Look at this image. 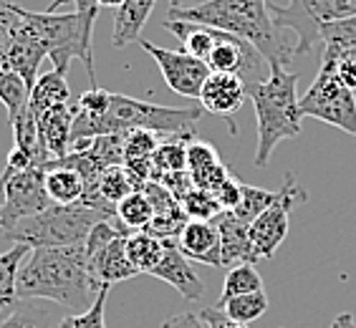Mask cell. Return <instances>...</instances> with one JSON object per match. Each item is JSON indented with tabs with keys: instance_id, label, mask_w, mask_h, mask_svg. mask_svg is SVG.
Wrapping results in <instances>:
<instances>
[{
	"instance_id": "cb8c5ba5",
	"label": "cell",
	"mask_w": 356,
	"mask_h": 328,
	"mask_svg": "<svg viewBox=\"0 0 356 328\" xmlns=\"http://www.w3.org/2000/svg\"><path fill=\"white\" fill-rule=\"evenodd\" d=\"M127 255H129V263L134 265L137 273L152 275V270L165 258V238H157L147 230L131 233L127 238Z\"/></svg>"
},
{
	"instance_id": "8992f818",
	"label": "cell",
	"mask_w": 356,
	"mask_h": 328,
	"mask_svg": "<svg viewBox=\"0 0 356 328\" xmlns=\"http://www.w3.org/2000/svg\"><path fill=\"white\" fill-rule=\"evenodd\" d=\"M109 114L122 131L149 129L159 137H185L195 131V124L205 114V109H170L124 94H111Z\"/></svg>"
},
{
	"instance_id": "f6af8a7d",
	"label": "cell",
	"mask_w": 356,
	"mask_h": 328,
	"mask_svg": "<svg viewBox=\"0 0 356 328\" xmlns=\"http://www.w3.org/2000/svg\"><path fill=\"white\" fill-rule=\"evenodd\" d=\"M207 0H170V8L172 10H185V8H195V6H202Z\"/></svg>"
},
{
	"instance_id": "74e56055",
	"label": "cell",
	"mask_w": 356,
	"mask_h": 328,
	"mask_svg": "<svg viewBox=\"0 0 356 328\" xmlns=\"http://www.w3.org/2000/svg\"><path fill=\"white\" fill-rule=\"evenodd\" d=\"M306 6L318 23L343 21L356 15V0H306Z\"/></svg>"
},
{
	"instance_id": "ac0fdd59",
	"label": "cell",
	"mask_w": 356,
	"mask_h": 328,
	"mask_svg": "<svg viewBox=\"0 0 356 328\" xmlns=\"http://www.w3.org/2000/svg\"><path fill=\"white\" fill-rule=\"evenodd\" d=\"M89 268L99 286H117V283L129 281L137 275L134 265L129 263V255H127V238L124 235L114 238L102 250L89 255Z\"/></svg>"
},
{
	"instance_id": "7a4b0ae2",
	"label": "cell",
	"mask_w": 356,
	"mask_h": 328,
	"mask_svg": "<svg viewBox=\"0 0 356 328\" xmlns=\"http://www.w3.org/2000/svg\"><path fill=\"white\" fill-rule=\"evenodd\" d=\"M167 18L192 21L218 28L243 41L253 43L268 58V63H288L296 58V43L288 38V31L278 28L270 18L268 0H207L202 6L172 10Z\"/></svg>"
},
{
	"instance_id": "60d3db41",
	"label": "cell",
	"mask_w": 356,
	"mask_h": 328,
	"mask_svg": "<svg viewBox=\"0 0 356 328\" xmlns=\"http://www.w3.org/2000/svg\"><path fill=\"white\" fill-rule=\"evenodd\" d=\"M240 187H243V182H240L238 177H235L233 172H230V177L222 182V185L218 187V190L213 192L215 199L220 202V207L222 210H235L240 202Z\"/></svg>"
},
{
	"instance_id": "4dcf8cb0",
	"label": "cell",
	"mask_w": 356,
	"mask_h": 328,
	"mask_svg": "<svg viewBox=\"0 0 356 328\" xmlns=\"http://www.w3.org/2000/svg\"><path fill=\"white\" fill-rule=\"evenodd\" d=\"M192 134L185 137H167L165 144H159L152 164H154V177L167 174V172H185L187 170V147H190Z\"/></svg>"
},
{
	"instance_id": "7dc6e473",
	"label": "cell",
	"mask_w": 356,
	"mask_h": 328,
	"mask_svg": "<svg viewBox=\"0 0 356 328\" xmlns=\"http://www.w3.org/2000/svg\"><path fill=\"white\" fill-rule=\"evenodd\" d=\"M66 3H74V0H54V3L48 6V13H56V10H58V6H66Z\"/></svg>"
},
{
	"instance_id": "6da1fadb",
	"label": "cell",
	"mask_w": 356,
	"mask_h": 328,
	"mask_svg": "<svg viewBox=\"0 0 356 328\" xmlns=\"http://www.w3.org/2000/svg\"><path fill=\"white\" fill-rule=\"evenodd\" d=\"M102 286L89 268L81 245L35 247L18 273L21 301H51L66 308H91Z\"/></svg>"
},
{
	"instance_id": "1f68e13d",
	"label": "cell",
	"mask_w": 356,
	"mask_h": 328,
	"mask_svg": "<svg viewBox=\"0 0 356 328\" xmlns=\"http://www.w3.org/2000/svg\"><path fill=\"white\" fill-rule=\"evenodd\" d=\"M54 311L41 301H21L6 321H0V328H54Z\"/></svg>"
},
{
	"instance_id": "c3c4849f",
	"label": "cell",
	"mask_w": 356,
	"mask_h": 328,
	"mask_svg": "<svg viewBox=\"0 0 356 328\" xmlns=\"http://www.w3.org/2000/svg\"><path fill=\"white\" fill-rule=\"evenodd\" d=\"M124 0H99V6L102 8H119Z\"/></svg>"
},
{
	"instance_id": "836d02e7",
	"label": "cell",
	"mask_w": 356,
	"mask_h": 328,
	"mask_svg": "<svg viewBox=\"0 0 356 328\" xmlns=\"http://www.w3.org/2000/svg\"><path fill=\"white\" fill-rule=\"evenodd\" d=\"M21 23H23V8L10 3V0H0V69H10L6 61V54H8V46L13 43Z\"/></svg>"
},
{
	"instance_id": "44dd1931",
	"label": "cell",
	"mask_w": 356,
	"mask_h": 328,
	"mask_svg": "<svg viewBox=\"0 0 356 328\" xmlns=\"http://www.w3.org/2000/svg\"><path fill=\"white\" fill-rule=\"evenodd\" d=\"M157 0H124L114 15V31H111V46L124 48L139 41L142 28L149 21Z\"/></svg>"
},
{
	"instance_id": "603a6c76",
	"label": "cell",
	"mask_w": 356,
	"mask_h": 328,
	"mask_svg": "<svg viewBox=\"0 0 356 328\" xmlns=\"http://www.w3.org/2000/svg\"><path fill=\"white\" fill-rule=\"evenodd\" d=\"M71 101V89L66 83V76L58 74V71H48V74L38 76L35 86L31 89V99H28V106L33 111V117H41L46 111L56 109V106H63V104Z\"/></svg>"
},
{
	"instance_id": "f35d334b",
	"label": "cell",
	"mask_w": 356,
	"mask_h": 328,
	"mask_svg": "<svg viewBox=\"0 0 356 328\" xmlns=\"http://www.w3.org/2000/svg\"><path fill=\"white\" fill-rule=\"evenodd\" d=\"M109 106H111V91L102 89V86H91L89 91H83L79 96V109L86 111V114H94V117L109 114Z\"/></svg>"
},
{
	"instance_id": "d590c367",
	"label": "cell",
	"mask_w": 356,
	"mask_h": 328,
	"mask_svg": "<svg viewBox=\"0 0 356 328\" xmlns=\"http://www.w3.org/2000/svg\"><path fill=\"white\" fill-rule=\"evenodd\" d=\"M109 288L111 286H102L99 295L91 308H86L83 313H74L66 315L58 321V328H106V321H104V313H106V298H109Z\"/></svg>"
},
{
	"instance_id": "f546056e",
	"label": "cell",
	"mask_w": 356,
	"mask_h": 328,
	"mask_svg": "<svg viewBox=\"0 0 356 328\" xmlns=\"http://www.w3.org/2000/svg\"><path fill=\"white\" fill-rule=\"evenodd\" d=\"M281 199V190H261V187H253V185H245L240 187V202L235 207V218L243 220L245 225H250L258 215L268 210V207H273L275 202Z\"/></svg>"
},
{
	"instance_id": "8d00e7d4",
	"label": "cell",
	"mask_w": 356,
	"mask_h": 328,
	"mask_svg": "<svg viewBox=\"0 0 356 328\" xmlns=\"http://www.w3.org/2000/svg\"><path fill=\"white\" fill-rule=\"evenodd\" d=\"M159 147V134L149 129H131L124 137V162L152 159Z\"/></svg>"
},
{
	"instance_id": "83f0119b",
	"label": "cell",
	"mask_w": 356,
	"mask_h": 328,
	"mask_svg": "<svg viewBox=\"0 0 356 328\" xmlns=\"http://www.w3.org/2000/svg\"><path fill=\"white\" fill-rule=\"evenodd\" d=\"M263 290V278L261 273L255 270L253 263H238L227 270L225 275V286H222V293H220L218 303L215 306H222L225 301L235 298V295H245V293H258Z\"/></svg>"
},
{
	"instance_id": "e0dca14e",
	"label": "cell",
	"mask_w": 356,
	"mask_h": 328,
	"mask_svg": "<svg viewBox=\"0 0 356 328\" xmlns=\"http://www.w3.org/2000/svg\"><path fill=\"white\" fill-rule=\"evenodd\" d=\"M76 111H79V104L76 106L63 104V106H56V109L46 111L41 117H35V122H38V137H41L51 159H61L71 151V144H74L71 131H74Z\"/></svg>"
},
{
	"instance_id": "d6986e66",
	"label": "cell",
	"mask_w": 356,
	"mask_h": 328,
	"mask_svg": "<svg viewBox=\"0 0 356 328\" xmlns=\"http://www.w3.org/2000/svg\"><path fill=\"white\" fill-rule=\"evenodd\" d=\"M187 172H190L195 187L207 192H215L230 177V167L222 164L215 147L207 142H192L187 147Z\"/></svg>"
},
{
	"instance_id": "5bb4252c",
	"label": "cell",
	"mask_w": 356,
	"mask_h": 328,
	"mask_svg": "<svg viewBox=\"0 0 356 328\" xmlns=\"http://www.w3.org/2000/svg\"><path fill=\"white\" fill-rule=\"evenodd\" d=\"M152 275L170 283L185 301H200L202 293H205V283L200 281L197 273L192 270L190 260L179 253L175 238H165V258L152 270Z\"/></svg>"
},
{
	"instance_id": "ee69618b",
	"label": "cell",
	"mask_w": 356,
	"mask_h": 328,
	"mask_svg": "<svg viewBox=\"0 0 356 328\" xmlns=\"http://www.w3.org/2000/svg\"><path fill=\"white\" fill-rule=\"evenodd\" d=\"M331 328H356L354 315H351V313H341V315H336L334 323H331Z\"/></svg>"
},
{
	"instance_id": "7c38bea8",
	"label": "cell",
	"mask_w": 356,
	"mask_h": 328,
	"mask_svg": "<svg viewBox=\"0 0 356 328\" xmlns=\"http://www.w3.org/2000/svg\"><path fill=\"white\" fill-rule=\"evenodd\" d=\"M268 10L275 26L293 33L296 56L309 54L321 41V23L314 18L306 0H268Z\"/></svg>"
},
{
	"instance_id": "9c48e42d",
	"label": "cell",
	"mask_w": 356,
	"mask_h": 328,
	"mask_svg": "<svg viewBox=\"0 0 356 328\" xmlns=\"http://www.w3.org/2000/svg\"><path fill=\"white\" fill-rule=\"evenodd\" d=\"M8 170L6 182V207H3V230L13 227L26 218H33L51 205V197L46 192V172L41 167L13 172Z\"/></svg>"
},
{
	"instance_id": "f1b7e54d",
	"label": "cell",
	"mask_w": 356,
	"mask_h": 328,
	"mask_svg": "<svg viewBox=\"0 0 356 328\" xmlns=\"http://www.w3.org/2000/svg\"><path fill=\"white\" fill-rule=\"evenodd\" d=\"M31 89L13 69H0V101L8 111V124H13L23 109H28Z\"/></svg>"
},
{
	"instance_id": "4316f807",
	"label": "cell",
	"mask_w": 356,
	"mask_h": 328,
	"mask_svg": "<svg viewBox=\"0 0 356 328\" xmlns=\"http://www.w3.org/2000/svg\"><path fill=\"white\" fill-rule=\"evenodd\" d=\"M321 43L326 58L356 51V15L343 21L321 23Z\"/></svg>"
},
{
	"instance_id": "5b68a950",
	"label": "cell",
	"mask_w": 356,
	"mask_h": 328,
	"mask_svg": "<svg viewBox=\"0 0 356 328\" xmlns=\"http://www.w3.org/2000/svg\"><path fill=\"white\" fill-rule=\"evenodd\" d=\"M111 218H117V210L91 207L86 202H76V205H54L51 202L43 212L3 230V235L15 245H28L31 250L81 245L83 240L89 238L91 227Z\"/></svg>"
},
{
	"instance_id": "d4e9b609",
	"label": "cell",
	"mask_w": 356,
	"mask_h": 328,
	"mask_svg": "<svg viewBox=\"0 0 356 328\" xmlns=\"http://www.w3.org/2000/svg\"><path fill=\"white\" fill-rule=\"evenodd\" d=\"M10 126H13V142H15L13 147H18V149L26 151L28 157L33 159L35 167H43V164L51 162V154L46 151L41 137H38V122H35L31 106L23 109Z\"/></svg>"
},
{
	"instance_id": "3957f363",
	"label": "cell",
	"mask_w": 356,
	"mask_h": 328,
	"mask_svg": "<svg viewBox=\"0 0 356 328\" xmlns=\"http://www.w3.org/2000/svg\"><path fill=\"white\" fill-rule=\"evenodd\" d=\"M76 10L74 13H33L26 10V26L31 33L48 48V58L54 63L58 74H69L71 61H79L86 66L91 86L96 83L94 74V26L99 18V0H74Z\"/></svg>"
},
{
	"instance_id": "e575fe53",
	"label": "cell",
	"mask_w": 356,
	"mask_h": 328,
	"mask_svg": "<svg viewBox=\"0 0 356 328\" xmlns=\"http://www.w3.org/2000/svg\"><path fill=\"white\" fill-rule=\"evenodd\" d=\"M179 205H182V210H185V215L190 220H215L222 212L213 192L200 190V187H192L185 197L179 199Z\"/></svg>"
},
{
	"instance_id": "2e32d148",
	"label": "cell",
	"mask_w": 356,
	"mask_h": 328,
	"mask_svg": "<svg viewBox=\"0 0 356 328\" xmlns=\"http://www.w3.org/2000/svg\"><path fill=\"white\" fill-rule=\"evenodd\" d=\"M220 233V247H222V263L225 268H233L238 263H253L258 260L250 243V225L235 218L233 210H222L213 220Z\"/></svg>"
},
{
	"instance_id": "30bf717a",
	"label": "cell",
	"mask_w": 356,
	"mask_h": 328,
	"mask_svg": "<svg viewBox=\"0 0 356 328\" xmlns=\"http://www.w3.org/2000/svg\"><path fill=\"white\" fill-rule=\"evenodd\" d=\"M139 46L157 61L167 86L175 94L187 96V99H200V91L205 86L207 76L213 74L205 61L190 56L187 51H170V48L154 46L152 41H144V38H139Z\"/></svg>"
},
{
	"instance_id": "8fae6325",
	"label": "cell",
	"mask_w": 356,
	"mask_h": 328,
	"mask_svg": "<svg viewBox=\"0 0 356 328\" xmlns=\"http://www.w3.org/2000/svg\"><path fill=\"white\" fill-rule=\"evenodd\" d=\"M248 96L245 81L235 74H210L207 76L205 86L200 91V106L207 111V114H215V117H222L230 126V134H238V126L233 122V114L240 111L243 101Z\"/></svg>"
},
{
	"instance_id": "7bdbcfd3",
	"label": "cell",
	"mask_w": 356,
	"mask_h": 328,
	"mask_svg": "<svg viewBox=\"0 0 356 328\" xmlns=\"http://www.w3.org/2000/svg\"><path fill=\"white\" fill-rule=\"evenodd\" d=\"M162 328H210V326L195 313H177V315H172V318H167V321L162 323Z\"/></svg>"
},
{
	"instance_id": "52a82bcc",
	"label": "cell",
	"mask_w": 356,
	"mask_h": 328,
	"mask_svg": "<svg viewBox=\"0 0 356 328\" xmlns=\"http://www.w3.org/2000/svg\"><path fill=\"white\" fill-rule=\"evenodd\" d=\"M303 117H314L356 137V96L334 74V61L323 58L314 83L298 101Z\"/></svg>"
},
{
	"instance_id": "7402d4cb",
	"label": "cell",
	"mask_w": 356,
	"mask_h": 328,
	"mask_svg": "<svg viewBox=\"0 0 356 328\" xmlns=\"http://www.w3.org/2000/svg\"><path fill=\"white\" fill-rule=\"evenodd\" d=\"M31 247L15 245L6 253H0V321H6L13 313L15 306L21 303L18 298V273L26 263Z\"/></svg>"
},
{
	"instance_id": "b9f144b4",
	"label": "cell",
	"mask_w": 356,
	"mask_h": 328,
	"mask_svg": "<svg viewBox=\"0 0 356 328\" xmlns=\"http://www.w3.org/2000/svg\"><path fill=\"white\" fill-rule=\"evenodd\" d=\"M200 318H202V321H205L210 328H248V323L233 321V318H230V315H227L225 311H222V308H218V306L202 308Z\"/></svg>"
},
{
	"instance_id": "ab89813d",
	"label": "cell",
	"mask_w": 356,
	"mask_h": 328,
	"mask_svg": "<svg viewBox=\"0 0 356 328\" xmlns=\"http://www.w3.org/2000/svg\"><path fill=\"white\" fill-rule=\"evenodd\" d=\"M323 58H326V56H323ZM331 61H334L336 79H339L343 86H349V89L354 91L356 89V51L341 54V56H331Z\"/></svg>"
},
{
	"instance_id": "bcb514c9",
	"label": "cell",
	"mask_w": 356,
	"mask_h": 328,
	"mask_svg": "<svg viewBox=\"0 0 356 328\" xmlns=\"http://www.w3.org/2000/svg\"><path fill=\"white\" fill-rule=\"evenodd\" d=\"M6 182H8V170L0 174V227H3V207H6Z\"/></svg>"
},
{
	"instance_id": "484cf974",
	"label": "cell",
	"mask_w": 356,
	"mask_h": 328,
	"mask_svg": "<svg viewBox=\"0 0 356 328\" xmlns=\"http://www.w3.org/2000/svg\"><path fill=\"white\" fill-rule=\"evenodd\" d=\"M117 220L122 222L129 233H139V230H147L154 220V205L152 199L147 197L144 190L129 192L127 197L117 205Z\"/></svg>"
},
{
	"instance_id": "ba28073f",
	"label": "cell",
	"mask_w": 356,
	"mask_h": 328,
	"mask_svg": "<svg viewBox=\"0 0 356 328\" xmlns=\"http://www.w3.org/2000/svg\"><path fill=\"white\" fill-rule=\"evenodd\" d=\"M303 202H309V192L296 179L293 172H286L283 174L281 199L250 222V243H253V250L258 255V260L273 258L275 250L288 238V227H291L288 218H291V210L303 205Z\"/></svg>"
},
{
	"instance_id": "4fadbf2b",
	"label": "cell",
	"mask_w": 356,
	"mask_h": 328,
	"mask_svg": "<svg viewBox=\"0 0 356 328\" xmlns=\"http://www.w3.org/2000/svg\"><path fill=\"white\" fill-rule=\"evenodd\" d=\"M179 253L187 260L202 263L210 268H225L222 263V247H220V233L213 220H187L182 233L177 235Z\"/></svg>"
},
{
	"instance_id": "9a60e30c",
	"label": "cell",
	"mask_w": 356,
	"mask_h": 328,
	"mask_svg": "<svg viewBox=\"0 0 356 328\" xmlns=\"http://www.w3.org/2000/svg\"><path fill=\"white\" fill-rule=\"evenodd\" d=\"M23 13H26V8H23ZM43 58H48V48L31 33V28L26 26V18H23L13 43L8 46V66L28 83V89H33L35 81H38V66L43 63Z\"/></svg>"
},
{
	"instance_id": "ffe728a7",
	"label": "cell",
	"mask_w": 356,
	"mask_h": 328,
	"mask_svg": "<svg viewBox=\"0 0 356 328\" xmlns=\"http://www.w3.org/2000/svg\"><path fill=\"white\" fill-rule=\"evenodd\" d=\"M46 172V192L54 205H76L86 195V177L61 159H51L41 167Z\"/></svg>"
},
{
	"instance_id": "d6a6232c",
	"label": "cell",
	"mask_w": 356,
	"mask_h": 328,
	"mask_svg": "<svg viewBox=\"0 0 356 328\" xmlns=\"http://www.w3.org/2000/svg\"><path fill=\"white\" fill-rule=\"evenodd\" d=\"M222 311H225L233 321L238 323H250L258 321L263 313L268 311V295L266 290H258V293H245V295H235L230 301L222 303Z\"/></svg>"
},
{
	"instance_id": "277c9868",
	"label": "cell",
	"mask_w": 356,
	"mask_h": 328,
	"mask_svg": "<svg viewBox=\"0 0 356 328\" xmlns=\"http://www.w3.org/2000/svg\"><path fill=\"white\" fill-rule=\"evenodd\" d=\"M296 83H298L296 71H286L281 63H270V76L266 81L248 89L258 119V149L253 157L258 170L268 167V159L281 139L301 137L303 114L296 96Z\"/></svg>"
}]
</instances>
